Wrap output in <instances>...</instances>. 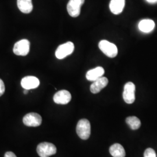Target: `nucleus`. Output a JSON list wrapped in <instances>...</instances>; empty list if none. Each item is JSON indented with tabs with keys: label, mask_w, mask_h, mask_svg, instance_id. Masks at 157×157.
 I'll return each instance as SVG.
<instances>
[{
	"label": "nucleus",
	"mask_w": 157,
	"mask_h": 157,
	"mask_svg": "<svg viewBox=\"0 0 157 157\" xmlns=\"http://www.w3.org/2000/svg\"><path fill=\"white\" fill-rule=\"evenodd\" d=\"M76 133L81 139L87 140L91 134L90 122L86 119H80L76 126Z\"/></svg>",
	"instance_id": "obj_1"
},
{
	"label": "nucleus",
	"mask_w": 157,
	"mask_h": 157,
	"mask_svg": "<svg viewBox=\"0 0 157 157\" xmlns=\"http://www.w3.org/2000/svg\"><path fill=\"white\" fill-rule=\"evenodd\" d=\"M98 47L100 50L107 56L114 58L118 55V48L116 45L107 40H101L99 43Z\"/></svg>",
	"instance_id": "obj_2"
},
{
	"label": "nucleus",
	"mask_w": 157,
	"mask_h": 157,
	"mask_svg": "<svg viewBox=\"0 0 157 157\" xmlns=\"http://www.w3.org/2000/svg\"><path fill=\"white\" fill-rule=\"evenodd\" d=\"M37 152L40 157H49L56 154V148L50 143H41L37 147Z\"/></svg>",
	"instance_id": "obj_3"
},
{
	"label": "nucleus",
	"mask_w": 157,
	"mask_h": 157,
	"mask_svg": "<svg viewBox=\"0 0 157 157\" xmlns=\"http://www.w3.org/2000/svg\"><path fill=\"white\" fill-rule=\"evenodd\" d=\"M75 48L73 43L68 41L66 43L59 45L56 51V56L59 59H62L72 54Z\"/></svg>",
	"instance_id": "obj_4"
},
{
	"label": "nucleus",
	"mask_w": 157,
	"mask_h": 157,
	"mask_svg": "<svg viewBox=\"0 0 157 157\" xmlns=\"http://www.w3.org/2000/svg\"><path fill=\"white\" fill-rule=\"evenodd\" d=\"M30 44V42L28 40H21L15 44L13 51L17 56H26L29 52Z\"/></svg>",
	"instance_id": "obj_5"
},
{
	"label": "nucleus",
	"mask_w": 157,
	"mask_h": 157,
	"mask_svg": "<svg viewBox=\"0 0 157 157\" xmlns=\"http://www.w3.org/2000/svg\"><path fill=\"white\" fill-rule=\"evenodd\" d=\"M135 90L136 87L133 83L129 82L124 85L123 98L126 103L131 104L135 102Z\"/></svg>",
	"instance_id": "obj_6"
},
{
	"label": "nucleus",
	"mask_w": 157,
	"mask_h": 157,
	"mask_svg": "<svg viewBox=\"0 0 157 157\" xmlns=\"http://www.w3.org/2000/svg\"><path fill=\"white\" fill-rule=\"evenodd\" d=\"M23 122L27 126L37 127L39 126L42 123V118L39 113L31 112L23 117Z\"/></svg>",
	"instance_id": "obj_7"
},
{
	"label": "nucleus",
	"mask_w": 157,
	"mask_h": 157,
	"mask_svg": "<svg viewBox=\"0 0 157 157\" xmlns=\"http://www.w3.org/2000/svg\"><path fill=\"white\" fill-rule=\"evenodd\" d=\"M85 0H69L67 5V11L69 15L73 17H76L80 14L81 6Z\"/></svg>",
	"instance_id": "obj_8"
},
{
	"label": "nucleus",
	"mask_w": 157,
	"mask_h": 157,
	"mask_svg": "<svg viewBox=\"0 0 157 157\" xmlns=\"http://www.w3.org/2000/svg\"><path fill=\"white\" fill-rule=\"evenodd\" d=\"M72 99V95L67 90H60L56 93L53 97L54 101L57 104L65 105Z\"/></svg>",
	"instance_id": "obj_9"
},
{
	"label": "nucleus",
	"mask_w": 157,
	"mask_h": 157,
	"mask_svg": "<svg viewBox=\"0 0 157 157\" xmlns=\"http://www.w3.org/2000/svg\"><path fill=\"white\" fill-rule=\"evenodd\" d=\"M39 85V80L35 76H26L23 78L21 80V86L23 89L26 90L36 89L38 87Z\"/></svg>",
	"instance_id": "obj_10"
},
{
	"label": "nucleus",
	"mask_w": 157,
	"mask_h": 157,
	"mask_svg": "<svg viewBox=\"0 0 157 157\" xmlns=\"http://www.w3.org/2000/svg\"><path fill=\"white\" fill-rule=\"evenodd\" d=\"M108 84V80L105 77H101L98 78L90 86V91L93 94H97L101 91Z\"/></svg>",
	"instance_id": "obj_11"
},
{
	"label": "nucleus",
	"mask_w": 157,
	"mask_h": 157,
	"mask_svg": "<svg viewBox=\"0 0 157 157\" xmlns=\"http://www.w3.org/2000/svg\"><path fill=\"white\" fill-rule=\"evenodd\" d=\"M105 73L104 69L101 67H98L94 69H91L89 71L86 73V78L91 81L94 82L98 78H100L102 77L104 74Z\"/></svg>",
	"instance_id": "obj_12"
},
{
	"label": "nucleus",
	"mask_w": 157,
	"mask_h": 157,
	"mask_svg": "<svg viewBox=\"0 0 157 157\" xmlns=\"http://www.w3.org/2000/svg\"><path fill=\"white\" fill-rule=\"evenodd\" d=\"M124 5L125 0H111L109 9L112 13L119 15L123 11Z\"/></svg>",
	"instance_id": "obj_13"
},
{
	"label": "nucleus",
	"mask_w": 157,
	"mask_h": 157,
	"mask_svg": "<svg viewBox=\"0 0 157 157\" xmlns=\"http://www.w3.org/2000/svg\"><path fill=\"white\" fill-rule=\"evenodd\" d=\"M155 26V22L151 19H143L139 23V29L141 32L146 33L151 32Z\"/></svg>",
	"instance_id": "obj_14"
},
{
	"label": "nucleus",
	"mask_w": 157,
	"mask_h": 157,
	"mask_svg": "<svg viewBox=\"0 0 157 157\" xmlns=\"http://www.w3.org/2000/svg\"><path fill=\"white\" fill-rule=\"evenodd\" d=\"M17 6L24 13H29L33 10L32 0H17Z\"/></svg>",
	"instance_id": "obj_15"
},
{
	"label": "nucleus",
	"mask_w": 157,
	"mask_h": 157,
	"mask_svg": "<svg viewBox=\"0 0 157 157\" xmlns=\"http://www.w3.org/2000/svg\"><path fill=\"white\" fill-rule=\"evenodd\" d=\"M109 153L113 157H125L126 155L124 147L118 143H115L110 147Z\"/></svg>",
	"instance_id": "obj_16"
},
{
	"label": "nucleus",
	"mask_w": 157,
	"mask_h": 157,
	"mask_svg": "<svg viewBox=\"0 0 157 157\" xmlns=\"http://www.w3.org/2000/svg\"><path fill=\"white\" fill-rule=\"evenodd\" d=\"M126 122L132 130H137L141 126L140 119L136 117H129L126 119Z\"/></svg>",
	"instance_id": "obj_17"
},
{
	"label": "nucleus",
	"mask_w": 157,
	"mask_h": 157,
	"mask_svg": "<svg viewBox=\"0 0 157 157\" xmlns=\"http://www.w3.org/2000/svg\"><path fill=\"white\" fill-rule=\"evenodd\" d=\"M144 157H157V155L153 149L148 148L144 151Z\"/></svg>",
	"instance_id": "obj_18"
},
{
	"label": "nucleus",
	"mask_w": 157,
	"mask_h": 157,
	"mask_svg": "<svg viewBox=\"0 0 157 157\" xmlns=\"http://www.w3.org/2000/svg\"><path fill=\"white\" fill-rule=\"evenodd\" d=\"M5 90H6V88H5L4 83L3 81L0 78V97L4 94Z\"/></svg>",
	"instance_id": "obj_19"
},
{
	"label": "nucleus",
	"mask_w": 157,
	"mask_h": 157,
	"mask_svg": "<svg viewBox=\"0 0 157 157\" xmlns=\"http://www.w3.org/2000/svg\"><path fill=\"white\" fill-rule=\"evenodd\" d=\"M4 157H17L16 155L12 152L8 151L6 152L5 154Z\"/></svg>",
	"instance_id": "obj_20"
},
{
	"label": "nucleus",
	"mask_w": 157,
	"mask_h": 157,
	"mask_svg": "<svg viewBox=\"0 0 157 157\" xmlns=\"http://www.w3.org/2000/svg\"><path fill=\"white\" fill-rule=\"evenodd\" d=\"M146 1L150 4H157V0H146Z\"/></svg>",
	"instance_id": "obj_21"
},
{
	"label": "nucleus",
	"mask_w": 157,
	"mask_h": 157,
	"mask_svg": "<svg viewBox=\"0 0 157 157\" xmlns=\"http://www.w3.org/2000/svg\"><path fill=\"white\" fill-rule=\"evenodd\" d=\"M28 90H26L25 89V90L24 91V94H28Z\"/></svg>",
	"instance_id": "obj_22"
}]
</instances>
